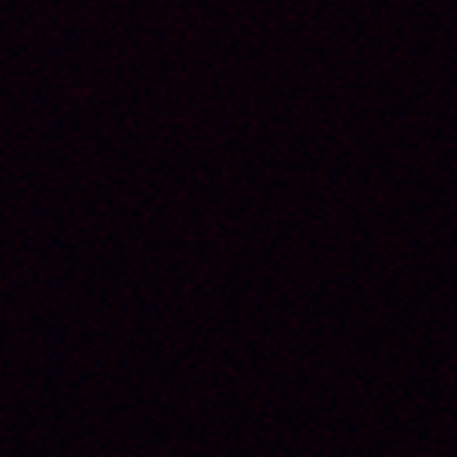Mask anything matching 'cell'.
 I'll list each match as a JSON object with an SVG mask.
<instances>
[]
</instances>
